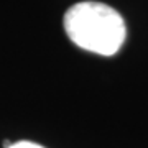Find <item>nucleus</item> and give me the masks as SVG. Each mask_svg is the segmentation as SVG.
Segmentation results:
<instances>
[{"mask_svg":"<svg viewBox=\"0 0 148 148\" xmlns=\"http://www.w3.org/2000/svg\"><path fill=\"white\" fill-rule=\"evenodd\" d=\"M64 30L74 45L102 56L115 54L127 35L120 13L101 2L73 5L64 15Z\"/></svg>","mask_w":148,"mask_h":148,"instance_id":"obj_1","label":"nucleus"},{"mask_svg":"<svg viewBox=\"0 0 148 148\" xmlns=\"http://www.w3.org/2000/svg\"><path fill=\"white\" fill-rule=\"evenodd\" d=\"M7 148H43V147L38 145V143H33V142H16V143L8 145Z\"/></svg>","mask_w":148,"mask_h":148,"instance_id":"obj_2","label":"nucleus"}]
</instances>
